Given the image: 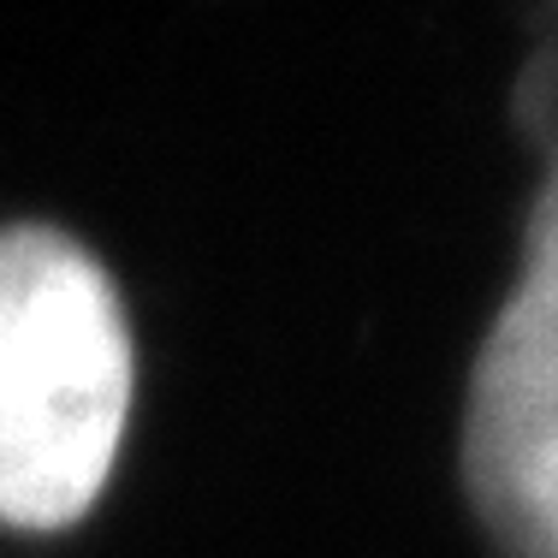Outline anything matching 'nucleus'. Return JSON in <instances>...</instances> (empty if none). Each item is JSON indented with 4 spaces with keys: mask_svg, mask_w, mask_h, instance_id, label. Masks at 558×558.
Masks as SVG:
<instances>
[{
    "mask_svg": "<svg viewBox=\"0 0 558 558\" xmlns=\"http://www.w3.org/2000/svg\"><path fill=\"white\" fill-rule=\"evenodd\" d=\"M463 482L511 558H558V167L523 232V274L482 339Z\"/></svg>",
    "mask_w": 558,
    "mask_h": 558,
    "instance_id": "obj_2",
    "label": "nucleus"
},
{
    "mask_svg": "<svg viewBox=\"0 0 558 558\" xmlns=\"http://www.w3.org/2000/svg\"><path fill=\"white\" fill-rule=\"evenodd\" d=\"M131 410L119 291L48 226L0 232V523L65 529L108 487Z\"/></svg>",
    "mask_w": 558,
    "mask_h": 558,
    "instance_id": "obj_1",
    "label": "nucleus"
}]
</instances>
